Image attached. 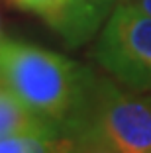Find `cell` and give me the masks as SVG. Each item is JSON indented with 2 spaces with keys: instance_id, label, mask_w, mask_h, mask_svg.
<instances>
[{
  "instance_id": "6da1fadb",
  "label": "cell",
  "mask_w": 151,
  "mask_h": 153,
  "mask_svg": "<svg viewBox=\"0 0 151 153\" xmlns=\"http://www.w3.org/2000/svg\"><path fill=\"white\" fill-rule=\"evenodd\" d=\"M96 76L57 51L0 37V85L63 135L77 137L85 130Z\"/></svg>"
},
{
  "instance_id": "7a4b0ae2",
  "label": "cell",
  "mask_w": 151,
  "mask_h": 153,
  "mask_svg": "<svg viewBox=\"0 0 151 153\" xmlns=\"http://www.w3.org/2000/svg\"><path fill=\"white\" fill-rule=\"evenodd\" d=\"M94 59L126 88L151 90V16L133 4H116L98 36Z\"/></svg>"
},
{
  "instance_id": "3957f363",
  "label": "cell",
  "mask_w": 151,
  "mask_h": 153,
  "mask_svg": "<svg viewBox=\"0 0 151 153\" xmlns=\"http://www.w3.org/2000/svg\"><path fill=\"white\" fill-rule=\"evenodd\" d=\"M86 130L96 131L118 153H151V96L126 92L96 76Z\"/></svg>"
},
{
  "instance_id": "277c9868",
  "label": "cell",
  "mask_w": 151,
  "mask_h": 153,
  "mask_svg": "<svg viewBox=\"0 0 151 153\" xmlns=\"http://www.w3.org/2000/svg\"><path fill=\"white\" fill-rule=\"evenodd\" d=\"M120 0H71L53 30L59 32L69 45L85 43L96 33L100 24L110 16Z\"/></svg>"
},
{
  "instance_id": "5b68a950",
  "label": "cell",
  "mask_w": 151,
  "mask_h": 153,
  "mask_svg": "<svg viewBox=\"0 0 151 153\" xmlns=\"http://www.w3.org/2000/svg\"><path fill=\"white\" fill-rule=\"evenodd\" d=\"M14 135H63L55 126L31 112L18 96L0 85V140ZM71 137V135H69Z\"/></svg>"
},
{
  "instance_id": "8992f818",
  "label": "cell",
  "mask_w": 151,
  "mask_h": 153,
  "mask_svg": "<svg viewBox=\"0 0 151 153\" xmlns=\"http://www.w3.org/2000/svg\"><path fill=\"white\" fill-rule=\"evenodd\" d=\"M75 137L69 135H14L0 140V153H77Z\"/></svg>"
},
{
  "instance_id": "52a82bcc",
  "label": "cell",
  "mask_w": 151,
  "mask_h": 153,
  "mask_svg": "<svg viewBox=\"0 0 151 153\" xmlns=\"http://www.w3.org/2000/svg\"><path fill=\"white\" fill-rule=\"evenodd\" d=\"M8 2L20 10L37 14L39 18H43L49 26L53 27L71 0H8Z\"/></svg>"
},
{
  "instance_id": "ba28073f",
  "label": "cell",
  "mask_w": 151,
  "mask_h": 153,
  "mask_svg": "<svg viewBox=\"0 0 151 153\" xmlns=\"http://www.w3.org/2000/svg\"><path fill=\"white\" fill-rule=\"evenodd\" d=\"M75 140H77V143H79L77 153H118L92 130L83 131V134H80L79 137H75Z\"/></svg>"
},
{
  "instance_id": "9c48e42d",
  "label": "cell",
  "mask_w": 151,
  "mask_h": 153,
  "mask_svg": "<svg viewBox=\"0 0 151 153\" xmlns=\"http://www.w3.org/2000/svg\"><path fill=\"white\" fill-rule=\"evenodd\" d=\"M120 2H126V4L138 6L139 10H143L145 14H149V16H151V0H120ZM120 2H118V4H120Z\"/></svg>"
}]
</instances>
